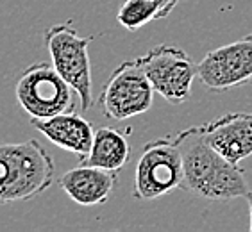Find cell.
I'll return each instance as SVG.
<instances>
[{
  "label": "cell",
  "mask_w": 252,
  "mask_h": 232,
  "mask_svg": "<svg viewBox=\"0 0 252 232\" xmlns=\"http://www.w3.org/2000/svg\"><path fill=\"white\" fill-rule=\"evenodd\" d=\"M183 155V189L204 200H231L251 191L245 172L204 140L200 125L175 134Z\"/></svg>",
  "instance_id": "6da1fadb"
},
{
  "label": "cell",
  "mask_w": 252,
  "mask_h": 232,
  "mask_svg": "<svg viewBox=\"0 0 252 232\" xmlns=\"http://www.w3.org/2000/svg\"><path fill=\"white\" fill-rule=\"evenodd\" d=\"M56 166L39 141L0 143V205L27 202L52 186Z\"/></svg>",
  "instance_id": "7a4b0ae2"
},
{
  "label": "cell",
  "mask_w": 252,
  "mask_h": 232,
  "mask_svg": "<svg viewBox=\"0 0 252 232\" xmlns=\"http://www.w3.org/2000/svg\"><path fill=\"white\" fill-rule=\"evenodd\" d=\"M16 102L31 118L45 120L61 113H72L81 104L79 95L52 63H32L22 72L15 86Z\"/></svg>",
  "instance_id": "3957f363"
},
{
  "label": "cell",
  "mask_w": 252,
  "mask_h": 232,
  "mask_svg": "<svg viewBox=\"0 0 252 232\" xmlns=\"http://www.w3.org/2000/svg\"><path fill=\"white\" fill-rule=\"evenodd\" d=\"M43 41L50 54L54 68L79 95L81 109L83 111L92 109V61L88 49L93 38L79 36V32L70 24H58L45 30Z\"/></svg>",
  "instance_id": "277c9868"
},
{
  "label": "cell",
  "mask_w": 252,
  "mask_h": 232,
  "mask_svg": "<svg viewBox=\"0 0 252 232\" xmlns=\"http://www.w3.org/2000/svg\"><path fill=\"white\" fill-rule=\"evenodd\" d=\"M183 155L175 136L149 141L138 159L132 197L154 200L183 188Z\"/></svg>",
  "instance_id": "5b68a950"
},
{
  "label": "cell",
  "mask_w": 252,
  "mask_h": 232,
  "mask_svg": "<svg viewBox=\"0 0 252 232\" xmlns=\"http://www.w3.org/2000/svg\"><path fill=\"white\" fill-rule=\"evenodd\" d=\"M154 87L138 59L124 61L102 87L98 106L107 118L129 120L147 113L154 104Z\"/></svg>",
  "instance_id": "8992f818"
},
{
  "label": "cell",
  "mask_w": 252,
  "mask_h": 232,
  "mask_svg": "<svg viewBox=\"0 0 252 232\" xmlns=\"http://www.w3.org/2000/svg\"><path fill=\"white\" fill-rule=\"evenodd\" d=\"M156 93L170 104L188 100L199 68L193 59L179 47L156 45L145 56L138 58Z\"/></svg>",
  "instance_id": "52a82bcc"
},
{
  "label": "cell",
  "mask_w": 252,
  "mask_h": 232,
  "mask_svg": "<svg viewBox=\"0 0 252 232\" xmlns=\"http://www.w3.org/2000/svg\"><path fill=\"white\" fill-rule=\"evenodd\" d=\"M197 68V77L208 91L252 86V34L209 50Z\"/></svg>",
  "instance_id": "ba28073f"
},
{
  "label": "cell",
  "mask_w": 252,
  "mask_h": 232,
  "mask_svg": "<svg viewBox=\"0 0 252 232\" xmlns=\"http://www.w3.org/2000/svg\"><path fill=\"white\" fill-rule=\"evenodd\" d=\"M204 140L231 163L252 155V113H229L200 125Z\"/></svg>",
  "instance_id": "9c48e42d"
},
{
  "label": "cell",
  "mask_w": 252,
  "mask_h": 232,
  "mask_svg": "<svg viewBox=\"0 0 252 232\" xmlns=\"http://www.w3.org/2000/svg\"><path fill=\"white\" fill-rule=\"evenodd\" d=\"M31 123L52 145L72 152L81 161L92 150L95 129H93L92 121H88L83 115H77L75 111L61 113V115H56L52 118H45V120H34V118H31Z\"/></svg>",
  "instance_id": "30bf717a"
},
{
  "label": "cell",
  "mask_w": 252,
  "mask_h": 232,
  "mask_svg": "<svg viewBox=\"0 0 252 232\" xmlns=\"http://www.w3.org/2000/svg\"><path fill=\"white\" fill-rule=\"evenodd\" d=\"M59 186L79 205H100L109 200L117 186V172L81 163V166L63 174Z\"/></svg>",
  "instance_id": "8fae6325"
},
{
  "label": "cell",
  "mask_w": 252,
  "mask_h": 232,
  "mask_svg": "<svg viewBox=\"0 0 252 232\" xmlns=\"http://www.w3.org/2000/svg\"><path fill=\"white\" fill-rule=\"evenodd\" d=\"M129 155H131V146L126 134L113 127H100L95 131L90 154L81 163L118 172L127 165Z\"/></svg>",
  "instance_id": "7c38bea8"
},
{
  "label": "cell",
  "mask_w": 252,
  "mask_h": 232,
  "mask_svg": "<svg viewBox=\"0 0 252 232\" xmlns=\"http://www.w3.org/2000/svg\"><path fill=\"white\" fill-rule=\"evenodd\" d=\"M159 5L151 0H126L118 9V24L127 30H138L152 20H161Z\"/></svg>",
  "instance_id": "4fadbf2b"
},
{
  "label": "cell",
  "mask_w": 252,
  "mask_h": 232,
  "mask_svg": "<svg viewBox=\"0 0 252 232\" xmlns=\"http://www.w3.org/2000/svg\"><path fill=\"white\" fill-rule=\"evenodd\" d=\"M151 2H154V4L159 5L161 13H163V18H166V16L174 11V7L177 5L179 0H151Z\"/></svg>",
  "instance_id": "5bb4252c"
},
{
  "label": "cell",
  "mask_w": 252,
  "mask_h": 232,
  "mask_svg": "<svg viewBox=\"0 0 252 232\" xmlns=\"http://www.w3.org/2000/svg\"><path fill=\"white\" fill-rule=\"evenodd\" d=\"M247 200H249V213H251V225H249V229L252 231V189L247 193Z\"/></svg>",
  "instance_id": "9a60e30c"
}]
</instances>
